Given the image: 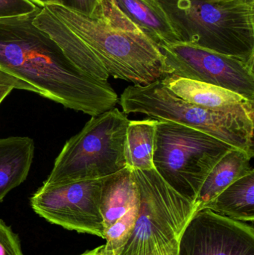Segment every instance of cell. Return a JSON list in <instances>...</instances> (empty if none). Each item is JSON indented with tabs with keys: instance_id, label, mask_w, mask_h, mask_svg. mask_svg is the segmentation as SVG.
I'll list each match as a JSON object with an SVG mask.
<instances>
[{
	"instance_id": "1",
	"label": "cell",
	"mask_w": 254,
	"mask_h": 255,
	"mask_svg": "<svg viewBox=\"0 0 254 255\" xmlns=\"http://www.w3.org/2000/svg\"><path fill=\"white\" fill-rule=\"evenodd\" d=\"M40 8L0 19V70L67 109L91 117L114 109L119 97L108 82L82 71L58 42L34 25Z\"/></svg>"
},
{
	"instance_id": "2",
	"label": "cell",
	"mask_w": 254,
	"mask_h": 255,
	"mask_svg": "<svg viewBox=\"0 0 254 255\" xmlns=\"http://www.w3.org/2000/svg\"><path fill=\"white\" fill-rule=\"evenodd\" d=\"M46 7L85 42L109 76L142 86L169 76L159 46L132 23L113 0H101L93 17L57 4Z\"/></svg>"
},
{
	"instance_id": "3",
	"label": "cell",
	"mask_w": 254,
	"mask_h": 255,
	"mask_svg": "<svg viewBox=\"0 0 254 255\" xmlns=\"http://www.w3.org/2000/svg\"><path fill=\"white\" fill-rule=\"evenodd\" d=\"M180 42L254 64V0H155Z\"/></svg>"
},
{
	"instance_id": "4",
	"label": "cell",
	"mask_w": 254,
	"mask_h": 255,
	"mask_svg": "<svg viewBox=\"0 0 254 255\" xmlns=\"http://www.w3.org/2000/svg\"><path fill=\"white\" fill-rule=\"evenodd\" d=\"M133 174L138 214L119 255H177L180 236L196 212L195 203L171 188L155 168L133 170Z\"/></svg>"
},
{
	"instance_id": "5",
	"label": "cell",
	"mask_w": 254,
	"mask_h": 255,
	"mask_svg": "<svg viewBox=\"0 0 254 255\" xmlns=\"http://www.w3.org/2000/svg\"><path fill=\"white\" fill-rule=\"evenodd\" d=\"M129 122L126 115L116 108L92 117L64 144L44 183L97 179L126 168Z\"/></svg>"
},
{
	"instance_id": "6",
	"label": "cell",
	"mask_w": 254,
	"mask_h": 255,
	"mask_svg": "<svg viewBox=\"0 0 254 255\" xmlns=\"http://www.w3.org/2000/svg\"><path fill=\"white\" fill-rule=\"evenodd\" d=\"M119 103L125 115L143 114L151 119L192 128L254 155V120L188 103L170 91L162 79L145 86L128 87Z\"/></svg>"
},
{
	"instance_id": "7",
	"label": "cell",
	"mask_w": 254,
	"mask_h": 255,
	"mask_svg": "<svg viewBox=\"0 0 254 255\" xmlns=\"http://www.w3.org/2000/svg\"><path fill=\"white\" fill-rule=\"evenodd\" d=\"M234 148L201 130L158 121L154 168L171 188L194 203L213 168Z\"/></svg>"
},
{
	"instance_id": "8",
	"label": "cell",
	"mask_w": 254,
	"mask_h": 255,
	"mask_svg": "<svg viewBox=\"0 0 254 255\" xmlns=\"http://www.w3.org/2000/svg\"><path fill=\"white\" fill-rule=\"evenodd\" d=\"M103 180L43 183L30 199L31 208L52 224L104 239L100 211Z\"/></svg>"
},
{
	"instance_id": "9",
	"label": "cell",
	"mask_w": 254,
	"mask_h": 255,
	"mask_svg": "<svg viewBox=\"0 0 254 255\" xmlns=\"http://www.w3.org/2000/svg\"><path fill=\"white\" fill-rule=\"evenodd\" d=\"M169 76L222 87L254 102V64L195 45H158Z\"/></svg>"
},
{
	"instance_id": "10",
	"label": "cell",
	"mask_w": 254,
	"mask_h": 255,
	"mask_svg": "<svg viewBox=\"0 0 254 255\" xmlns=\"http://www.w3.org/2000/svg\"><path fill=\"white\" fill-rule=\"evenodd\" d=\"M177 255H254V228L207 208L199 210L180 236Z\"/></svg>"
},
{
	"instance_id": "11",
	"label": "cell",
	"mask_w": 254,
	"mask_h": 255,
	"mask_svg": "<svg viewBox=\"0 0 254 255\" xmlns=\"http://www.w3.org/2000/svg\"><path fill=\"white\" fill-rule=\"evenodd\" d=\"M167 88L182 100L219 113L254 119V102L222 87L177 76L162 79Z\"/></svg>"
},
{
	"instance_id": "12",
	"label": "cell",
	"mask_w": 254,
	"mask_h": 255,
	"mask_svg": "<svg viewBox=\"0 0 254 255\" xmlns=\"http://www.w3.org/2000/svg\"><path fill=\"white\" fill-rule=\"evenodd\" d=\"M34 25L49 34L72 61L91 77L107 82L109 74L92 51L61 19L46 7H41L33 20Z\"/></svg>"
},
{
	"instance_id": "13",
	"label": "cell",
	"mask_w": 254,
	"mask_h": 255,
	"mask_svg": "<svg viewBox=\"0 0 254 255\" xmlns=\"http://www.w3.org/2000/svg\"><path fill=\"white\" fill-rule=\"evenodd\" d=\"M34 154V140L28 136L0 138V202L26 179Z\"/></svg>"
},
{
	"instance_id": "14",
	"label": "cell",
	"mask_w": 254,
	"mask_h": 255,
	"mask_svg": "<svg viewBox=\"0 0 254 255\" xmlns=\"http://www.w3.org/2000/svg\"><path fill=\"white\" fill-rule=\"evenodd\" d=\"M138 199L132 169L126 167L104 177L100 201L104 230L122 218L137 203Z\"/></svg>"
},
{
	"instance_id": "15",
	"label": "cell",
	"mask_w": 254,
	"mask_h": 255,
	"mask_svg": "<svg viewBox=\"0 0 254 255\" xmlns=\"http://www.w3.org/2000/svg\"><path fill=\"white\" fill-rule=\"evenodd\" d=\"M117 8L157 44L180 42L167 15L155 0H113Z\"/></svg>"
},
{
	"instance_id": "16",
	"label": "cell",
	"mask_w": 254,
	"mask_h": 255,
	"mask_svg": "<svg viewBox=\"0 0 254 255\" xmlns=\"http://www.w3.org/2000/svg\"><path fill=\"white\" fill-rule=\"evenodd\" d=\"M253 157L252 154L238 148L228 151L213 168L201 186L194 202L196 211L203 209L228 186L253 170L251 165Z\"/></svg>"
},
{
	"instance_id": "17",
	"label": "cell",
	"mask_w": 254,
	"mask_h": 255,
	"mask_svg": "<svg viewBox=\"0 0 254 255\" xmlns=\"http://www.w3.org/2000/svg\"><path fill=\"white\" fill-rule=\"evenodd\" d=\"M204 208L237 221L253 223L254 169L228 186Z\"/></svg>"
},
{
	"instance_id": "18",
	"label": "cell",
	"mask_w": 254,
	"mask_h": 255,
	"mask_svg": "<svg viewBox=\"0 0 254 255\" xmlns=\"http://www.w3.org/2000/svg\"><path fill=\"white\" fill-rule=\"evenodd\" d=\"M158 122L151 118L130 121L125 143L127 167L132 170L154 169L155 130Z\"/></svg>"
},
{
	"instance_id": "19",
	"label": "cell",
	"mask_w": 254,
	"mask_h": 255,
	"mask_svg": "<svg viewBox=\"0 0 254 255\" xmlns=\"http://www.w3.org/2000/svg\"><path fill=\"white\" fill-rule=\"evenodd\" d=\"M39 8L29 0H0V19L30 14Z\"/></svg>"
},
{
	"instance_id": "20",
	"label": "cell",
	"mask_w": 254,
	"mask_h": 255,
	"mask_svg": "<svg viewBox=\"0 0 254 255\" xmlns=\"http://www.w3.org/2000/svg\"><path fill=\"white\" fill-rule=\"evenodd\" d=\"M0 255H24L19 236L0 220Z\"/></svg>"
},
{
	"instance_id": "21",
	"label": "cell",
	"mask_w": 254,
	"mask_h": 255,
	"mask_svg": "<svg viewBox=\"0 0 254 255\" xmlns=\"http://www.w3.org/2000/svg\"><path fill=\"white\" fill-rule=\"evenodd\" d=\"M101 2V0H59V5L76 13L93 17Z\"/></svg>"
},
{
	"instance_id": "22",
	"label": "cell",
	"mask_w": 254,
	"mask_h": 255,
	"mask_svg": "<svg viewBox=\"0 0 254 255\" xmlns=\"http://www.w3.org/2000/svg\"><path fill=\"white\" fill-rule=\"evenodd\" d=\"M25 90L34 92L32 88L17 78L0 70V104L13 90Z\"/></svg>"
},
{
	"instance_id": "23",
	"label": "cell",
	"mask_w": 254,
	"mask_h": 255,
	"mask_svg": "<svg viewBox=\"0 0 254 255\" xmlns=\"http://www.w3.org/2000/svg\"><path fill=\"white\" fill-rule=\"evenodd\" d=\"M33 4L40 7H47L49 5H59V0H29Z\"/></svg>"
},
{
	"instance_id": "24",
	"label": "cell",
	"mask_w": 254,
	"mask_h": 255,
	"mask_svg": "<svg viewBox=\"0 0 254 255\" xmlns=\"http://www.w3.org/2000/svg\"><path fill=\"white\" fill-rule=\"evenodd\" d=\"M79 255H102V246L98 247V248L94 249L90 251L85 252L83 254Z\"/></svg>"
},
{
	"instance_id": "25",
	"label": "cell",
	"mask_w": 254,
	"mask_h": 255,
	"mask_svg": "<svg viewBox=\"0 0 254 255\" xmlns=\"http://www.w3.org/2000/svg\"><path fill=\"white\" fill-rule=\"evenodd\" d=\"M207 1H228V0H207Z\"/></svg>"
}]
</instances>
